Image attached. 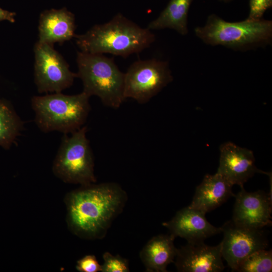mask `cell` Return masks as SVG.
<instances>
[{"label":"cell","instance_id":"1","mask_svg":"<svg viewBox=\"0 0 272 272\" xmlns=\"http://www.w3.org/2000/svg\"><path fill=\"white\" fill-rule=\"evenodd\" d=\"M95 183L68 192L64 200L69 229L87 240L103 238L127 200L126 192L119 184Z\"/></svg>","mask_w":272,"mask_h":272},{"label":"cell","instance_id":"2","mask_svg":"<svg viewBox=\"0 0 272 272\" xmlns=\"http://www.w3.org/2000/svg\"><path fill=\"white\" fill-rule=\"evenodd\" d=\"M74 37L81 51L124 58L148 48L155 40L151 30L141 27L120 13Z\"/></svg>","mask_w":272,"mask_h":272},{"label":"cell","instance_id":"3","mask_svg":"<svg viewBox=\"0 0 272 272\" xmlns=\"http://www.w3.org/2000/svg\"><path fill=\"white\" fill-rule=\"evenodd\" d=\"M89 98L83 91L73 95L60 92L33 96L31 106L35 123L45 132L71 133L86 122L91 109Z\"/></svg>","mask_w":272,"mask_h":272},{"label":"cell","instance_id":"4","mask_svg":"<svg viewBox=\"0 0 272 272\" xmlns=\"http://www.w3.org/2000/svg\"><path fill=\"white\" fill-rule=\"evenodd\" d=\"M77 77L82 81L83 91L89 97H98L103 104L119 108L125 99L124 96V73L113 59L103 54L77 52Z\"/></svg>","mask_w":272,"mask_h":272},{"label":"cell","instance_id":"5","mask_svg":"<svg viewBox=\"0 0 272 272\" xmlns=\"http://www.w3.org/2000/svg\"><path fill=\"white\" fill-rule=\"evenodd\" d=\"M194 32L207 44L243 48L269 42L272 37V22L247 18L230 22L213 14L209 17L205 26L196 27Z\"/></svg>","mask_w":272,"mask_h":272},{"label":"cell","instance_id":"6","mask_svg":"<svg viewBox=\"0 0 272 272\" xmlns=\"http://www.w3.org/2000/svg\"><path fill=\"white\" fill-rule=\"evenodd\" d=\"M83 126L71 133L64 134L52 165L53 174L62 181L81 186L94 183V160Z\"/></svg>","mask_w":272,"mask_h":272},{"label":"cell","instance_id":"7","mask_svg":"<svg viewBox=\"0 0 272 272\" xmlns=\"http://www.w3.org/2000/svg\"><path fill=\"white\" fill-rule=\"evenodd\" d=\"M172 80L167 62L156 59L137 60L124 73V98L145 104Z\"/></svg>","mask_w":272,"mask_h":272},{"label":"cell","instance_id":"8","mask_svg":"<svg viewBox=\"0 0 272 272\" xmlns=\"http://www.w3.org/2000/svg\"><path fill=\"white\" fill-rule=\"evenodd\" d=\"M34 81L39 93H60L77 77L53 45L37 41L34 46Z\"/></svg>","mask_w":272,"mask_h":272},{"label":"cell","instance_id":"9","mask_svg":"<svg viewBox=\"0 0 272 272\" xmlns=\"http://www.w3.org/2000/svg\"><path fill=\"white\" fill-rule=\"evenodd\" d=\"M221 227L224 235L220 243L222 257L233 271L249 255L268 247V241L263 228L244 226L232 220Z\"/></svg>","mask_w":272,"mask_h":272},{"label":"cell","instance_id":"10","mask_svg":"<svg viewBox=\"0 0 272 272\" xmlns=\"http://www.w3.org/2000/svg\"><path fill=\"white\" fill-rule=\"evenodd\" d=\"M235 195L232 220L244 226L262 229L271 225V195L262 190L246 191L243 186Z\"/></svg>","mask_w":272,"mask_h":272},{"label":"cell","instance_id":"11","mask_svg":"<svg viewBox=\"0 0 272 272\" xmlns=\"http://www.w3.org/2000/svg\"><path fill=\"white\" fill-rule=\"evenodd\" d=\"M217 172L232 185L240 187L255 173L267 174L258 169L255 165L253 152L231 142L222 144Z\"/></svg>","mask_w":272,"mask_h":272},{"label":"cell","instance_id":"12","mask_svg":"<svg viewBox=\"0 0 272 272\" xmlns=\"http://www.w3.org/2000/svg\"><path fill=\"white\" fill-rule=\"evenodd\" d=\"M222 258L221 243H187L177 249L174 262L180 272H220L225 268Z\"/></svg>","mask_w":272,"mask_h":272},{"label":"cell","instance_id":"13","mask_svg":"<svg viewBox=\"0 0 272 272\" xmlns=\"http://www.w3.org/2000/svg\"><path fill=\"white\" fill-rule=\"evenodd\" d=\"M205 215L188 206L178 211L171 220L162 225L175 238H183L187 243L204 242L206 239L222 232L221 227L211 224Z\"/></svg>","mask_w":272,"mask_h":272},{"label":"cell","instance_id":"14","mask_svg":"<svg viewBox=\"0 0 272 272\" xmlns=\"http://www.w3.org/2000/svg\"><path fill=\"white\" fill-rule=\"evenodd\" d=\"M75 29V15L66 8L45 10L39 17L38 41L62 44L74 37Z\"/></svg>","mask_w":272,"mask_h":272},{"label":"cell","instance_id":"15","mask_svg":"<svg viewBox=\"0 0 272 272\" xmlns=\"http://www.w3.org/2000/svg\"><path fill=\"white\" fill-rule=\"evenodd\" d=\"M232 185L218 173L206 175L196 187L189 207L205 214L215 209L230 197L235 196Z\"/></svg>","mask_w":272,"mask_h":272},{"label":"cell","instance_id":"16","mask_svg":"<svg viewBox=\"0 0 272 272\" xmlns=\"http://www.w3.org/2000/svg\"><path fill=\"white\" fill-rule=\"evenodd\" d=\"M175 238L170 234H160L146 243L140 253V257L147 271H167V266L174 262L177 253Z\"/></svg>","mask_w":272,"mask_h":272},{"label":"cell","instance_id":"17","mask_svg":"<svg viewBox=\"0 0 272 272\" xmlns=\"http://www.w3.org/2000/svg\"><path fill=\"white\" fill-rule=\"evenodd\" d=\"M192 1L170 0L159 16L151 21L147 28L151 31L170 28L181 35H186L188 13Z\"/></svg>","mask_w":272,"mask_h":272},{"label":"cell","instance_id":"18","mask_svg":"<svg viewBox=\"0 0 272 272\" xmlns=\"http://www.w3.org/2000/svg\"><path fill=\"white\" fill-rule=\"evenodd\" d=\"M24 123L10 104L0 100V146L10 148L23 128Z\"/></svg>","mask_w":272,"mask_h":272},{"label":"cell","instance_id":"19","mask_svg":"<svg viewBox=\"0 0 272 272\" xmlns=\"http://www.w3.org/2000/svg\"><path fill=\"white\" fill-rule=\"evenodd\" d=\"M272 270V251L261 249L245 258L234 271L270 272Z\"/></svg>","mask_w":272,"mask_h":272},{"label":"cell","instance_id":"20","mask_svg":"<svg viewBox=\"0 0 272 272\" xmlns=\"http://www.w3.org/2000/svg\"><path fill=\"white\" fill-rule=\"evenodd\" d=\"M103 263L101 265V272H129L127 259L119 255H113L109 252L103 254Z\"/></svg>","mask_w":272,"mask_h":272},{"label":"cell","instance_id":"21","mask_svg":"<svg viewBox=\"0 0 272 272\" xmlns=\"http://www.w3.org/2000/svg\"><path fill=\"white\" fill-rule=\"evenodd\" d=\"M272 6V0H249V13L248 18L262 19L264 13Z\"/></svg>","mask_w":272,"mask_h":272},{"label":"cell","instance_id":"22","mask_svg":"<svg viewBox=\"0 0 272 272\" xmlns=\"http://www.w3.org/2000/svg\"><path fill=\"white\" fill-rule=\"evenodd\" d=\"M76 268L80 272L101 271L100 265L94 255H86L77 262Z\"/></svg>","mask_w":272,"mask_h":272},{"label":"cell","instance_id":"23","mask_svg":"<svg viewBox=\"0 0 272 272\" xmlns=\"http://www.w3.org/2000/svg\"><path fill=\"white\" fill-rule=\"evenodd\" d=\"M16 14L14 12H10L0 8V21L7 20L11 23L15 22Z\"/></svg>","mask_w":272,"mask_h":272},{"label":"cell","instance_id":"24","mask_svg":"<svg viewBox=\"0 0 272 272\" xmlns=\"http://www.w3.org/2000/svg\"><path fill=\"white\" fill-rule=\"evenodd\" d=\"M224 1H229V0H224Z\"/></svg>","mask_w":272,"mask_h":272}]
</instances>
